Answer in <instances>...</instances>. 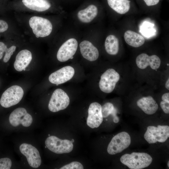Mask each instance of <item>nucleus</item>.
I'll list each match as a JSON object with an SVG mask.
<instances>
[{"label": "nucleus", "instance_id": "35", "mask_svg": "<svg viewBox=\"0 0 169 169\" xmlns=\"http://www.w3.org/2000/svg\"><path fill=\"white\" fill-rule=\"evenodd\" d=\"M49 136H50V135H49Z\"/></svg>", "mask_w": 169, "mask_h": 169}, {"label": "nucleus", "instance_id": "12", "mask_svg": "<svg viewBox=\"0 0 169 169\" xmlns=\"http://www.w3.org/2000/svg\"><path fill=\"white\" fill-rule=\"evenodd\" d=\"M101 106L98 103L94 102L90 105L87 119V125L91 128L99 127L103 120Z\"/></svg>", "mask_w": 169, "mask_h": 169}, {"label": "nucleus", "instance_id": "30", "mask_svg": "<svg viewBox=\"0 0 169 169\" xmlns=\"http://www.w3.org/2000/svg\"><path fill=\"white\" fill-rule=\"evenodd\" d=\"M7 48V46L3 43L0 42V60L2 58Z\"/></svg>", "mask_w": 169, "mask_h": 169}, {"label": "nucleus", "instance_id": "7", "mask_svg": "<svg viewBox=\"0 0 169 169\" xmlns=\"http://www.w3.org/2000/svg\"><path fill=\"white\" fill-rule=\"evenodd\" d=\"M70 103L67 94L61 89H57L53 92L48 104V108L52 112H55L65 109Z\"/></svg>", "mask_w": 169, "mask_h": 169}, {"label": "nucleus", "instance_id": "26", "mask_svg": "<svg viewBox=\"0 0 169 169\" xmlns=\"http://www.w3.org/2000/svg\"><path fill=\"white\" fill-rule=\"evenodd\" d=\"M11 160L8 158L0 159V169H9L12 166Z\"/></svg>", "mask_w": 169, "mask_h": 169}, {"label": "nucleus", "instance_id": "6", "mask_svg": "<svg viewBox=\"0 0 169 169\" xmlns=\"http://www.w3.org/2000/svg\"><path fill=\"white\" fill-rule=\"evenodd\" d=\"M131 143L129 134L125 131L120 132L112 139L107 147V152L110 155L120 153L128 148Z\"/></svg>", "mask_w": 169, "mask_h": 169}, {"label": "nucleus", "instance_id": "19", "mask_svg": "<svg viewBox=\"0 0 169 169\" xmlns=\"http://www.w3.org/2000/svg\"><path fill=\"white\" fill-rule=\"evenodd\" d=\"M131 2V0H107L109 6L117 13L121 14L129 11Z\"/></svg>", "mask_w": 169, "mask_h": 169}, {"label": "nucleus", "instance_id": "3", "mask_svg": "<svg viewBox=\"0 0 169 169\" xmlns=\"http://www.w3.org/2000/svg\"><path fill=\"white\" fill-rule=\"evenodd\" d=\"M169 137V126L167 125H158L157 127L149 126L145 133L144 137L149 144L157 142H165Z\"/></svg>", "mask_w": 169, "mask_h": 169}, {"label": "nucleus", "instance_id": "22", "mask_svg": "<svg viewBox=\"0 0 169 169\" xmlns=\"http://www.w3.org/2000/svg\"><path fill=\"white\" fill-rule=\"evenodd\" d=\"M105 46L108 54L111 55L117 54L119 50V42L118 38L113 35H109L106 39Z\"/></svg>", "mask_w": 169, "mask_h": 169}, {"label": "nucleus", "instance_id": "20", "mask_svg": "<svg viewBox=\"0 0 169 169\" xmlns=\"http://www.w3.org/2000/svg\"><path fill=\"white\" fill-rule=\"evenodd\" d=\"M124 38L127 44L134 47L141 46L145 42V39L142 36L136 32L130 30L125 33Z\"/></svg>", "mask_w": 169, "mask_h": 169}, {"label": "nucleus", "instance_id": "14", "mask_svg": "<svg viewBox=\"0 0 169 169\" xmlns=\"http://www.w3.org/2000/svg\"><path fill=\"white\" fill-rule=\"evenodd\" d=\"M136 62L137 67L141 69H145L150 66L153 70L158 69L161 63L160 59L157 56L153 55L149 56L145 53L139 55Z\"/></svg>", "mask_w": 169, "mask_h": 169}, {"label": "nucleus", "instance_id": "27", "mask_svg": "<svg viewBox=\"0 0 169 169\" xmlns=\"http://www.w3.org/2000/svg\"><path fill=\"white\" fill-rule=\"evenodd\" d=\"M16 46H12L9 48H7L5 51V54L3 58V61L5 63L8 62L10 59L13 53L15 51Z\"/></svg>", "mask_w": 169, "mask_h": 169}, {"label": "nucleus", "instance_id": "32", "mask_svg": "<svg viewBox=\"0 0 169 169\" xmlns=\"http://www.w3.org/2000/svg\"><path fill=\"white\" fill-rule=\"evenodd\" d=\"M165 88L169 90V78H168L167 80L165 85Z\"/></svg>", "mask_w": 169, "mask_h": 169}, {"label": "nucleus", "instance_id": "13", "mask_svg": "<svg viewBox=\"0 0 169 169\" xmlns=\"http://www.w3.org/2000/svg\"><path fill=\"white\" fill-rule=\"evenodd\" d=\"M75 73L74 68L67 66L53 72L49 76L50 83L57 85L64 83L71 79Z\"/></svg>", "mask_w": 169, "mask_h": 169}, {"label": "nucleus", "instance_id": "9", "mask_svg": "<svg viewBox=\"0 0 169 169\" xmlns=\"http://www.w3.org/2000/svg\"><path fill=\"white\" fill-rule=\"evenodd\" d=\"M31 115L27 112L25 109L22 107L16 108L10 114L9 121L14 127H17L21 124L25 127L29 126L33 122Z\"/></svg>", "mask_w": 169, "mask_h": 169}, {"label": "nucleus", "instance_id": "17", "mask_svg": "<svg viewBox=\"0 0 169 169\" xmlns=\"http://www.w3.org/2000/svg\"><path fill=\"white\" fill-rule=\"evenodd\" d=\"M137 105L146 114L153 115L158 109V105L151 96L143 97L137 102Z\"/></svg>", "mask_w": 169, "mask_h": 169}, {"label": "nucleus", "instance_id": "8", "mask_svg": "<svg viewBox=\"0 0 169 169\" xmlns=\"http://www.w3.org/2000/svg\"><path fill=\"white\" fill-rule=\"evenodd\" d=\"M120 79V75L117 72L113 69H109L100 77L99 88L104 93H110L113 91Z\"/></svg>", "mask_w": 169, "mask_h": 169}, {"label": "nucleus", "instance_id": "11", "mask_svg": "<svg viewBox=\"0 0 169 169\" xmlns=\"http://www.w3.org/2000/svg\"><path fill=\"white\" fill-rule=\"evenodd\" d=\"M78 43L75 38L68 39L60 46L57 54V59L61 62L67 61L73 56L77 49Z\"/></svg>", "mask_w": 169, "mask_h": 169}, {"label": "nucleus", "instance_id": "1", "mask_svg": "<svg viewBox=\"0 0 169 169\" xmlns=\"http://www.w3.org/2000/svg\"><path fill=\"white\" fill-rule=\"evenodd\" d=\"M120 161L131 169H141L149 166L152 162V158L146 153L133 152L123 155Z\"/></svg>", "mask_w": 169, "mask_h": 169}, {"label": "nucleus", "instance_id": "29", "mask_svg": "<svg viewBox=\"0 0 169 169\" xmlns=\"http://www.w3.org/2000/svg\"><path fill=\"white\" fill-rule=\"evenodd\" d=\"M8 28V23L5 21L0 20V33L6 31Z\"/></svg>", "mask_w": 169, "mask_h": 169}, {"label": "nucleus", "instance_id": "10", "mask_svg": "<svg viewBox=\"0 0 169 169\" xmlns=\"http://www.w3.org/2000/svg\"><path fill=\"white\" fill-rule=\"evenodd\" d=\"M21 153L26 157L29 165L32 167L37 168L41 163V159L39 151L32 145L23 143L20 146Z\"/></svg>", "mask_w": 169, "mask_h": 169}, {"label": "nucleus", "instance_id": "28", "mask_svg": "<svg viewBox=\"0 0 169 169\" xmlns=\"http://www.w3.org/2000/svg\"><path fill=\"white\" fill-rule=\"evenodd\" d=\"M160 106L164 111L166 114L169 113V102L164 101H161L160 103Z\"/></svg>", "mask_w": 169, "mask_h": 169}, {"label": "nucleus", "instance_id": "34", "mask_svg": "<svg viewBox=\"0 0 169 169\" xmlns=\"http://www.w3.org/2000/svg\"><path fill=\"white\" fill-rule=\"evenodd\" d=\"M167 166L168 167H169V161H168L167 162Z\"/></svg>", "mask_w": 169, "mask_h": 169}, {"label": "nucleus", "instance_id": "18", "mask_svg": "<svg viewBox=\"0 0 169 169\" xmlns=\"http://www.w3.org/2000/svg\"><path fill=\"white\" fill-rule=\"evenodd\" d=\"M98 8L95 5L91 4L86 8L80 10L77 14L79 20L84 23L91 22L97 15Z\"/></svg>", "mask_w": 169, "mask_h": 169}, {"label": "nucleus", "instance_id": "5", "mask_svg": "<svg viewBox=\"0 0 169 169\" xmlns=\"http://www.w3.org/2000/svg\"><path fill=\"white\" fill-rule=\"evenodd\" d=\"M29 25L36 37H44L49 35L52 30V25L48 19L38 16H33L29 19Z\"/></svg>", "mask_w": 169, "mask_h": 169}, {"label": "nucleus", "instance_id": "15", "mask_svg": "<svg viewBox=\"0 0 169 169\" xmlns=\"http://www.w3.org/2000/svg\"><path fill=\"white\" fill-rule=\"evenodd\" d=\"M80 53L83 57L90 61L96 60L99 56L97 49L90 42L84 40L79 44Z\"/></svg>", "mask_w": 169, "mask_h": 169}, {"label": "nucleus", "instance_id": "24", "mask_svg": "<svg viewBox=\"0 0 169 169\" xmlns=\"http://www.w3.org/2000/svg\"><path fill=\"white\" fill-rule=\"evenodd\" d=\"M153 27L152 23L145 22L141 27L140 32L145 37H150L152 36L153 34L155 32V30L153 28Z\"/></svg>", "mask_w": 169, "mask_h": 169}, {"label": "nucleus", "instance_id": "31", "mask_svg": "<svg viewBox=\"0 0 169 169\" xmlns=\"http://www.w3.org/2000/svg\"><path fill=\"white\" fill-rule=\"evenodd\" d=\"M162 101L169 102V93H166L163 94L161 97Z\"/></svg>", "mask_w": 169, "mask_h": 169}, {"label": "nucleus", "instance_id": "21", "mask_svg": "<svg viewBox=\"0 0 169 169\" xmlns=\"http://www.w3.org/2000/svg\"><path fill=\"white\" fill-rule=\"evenodd\" d=\"M23 4L28 8L38 12H43L49 9L51 4L47 0H22Z\"/></svg>", "mask_w": 169, "mask_h": 169}, {"label": "nucleus", "instance_id": "25", "mask_svg": "<svg viewBox=\"0 0 169 169\" xmlns=\"http://www.w3.org/2000/svg\"><path fill=\"white\" fill-rule=\"evenodd\" d=\"M60 169H83V165L79 162L76 161H73L70 163L66 165Z\"/></svg>", "mask_w": 169, "mask_h": 169}, {"label": "nucleus", "instance_id": "33", "mask_svg": "<svg viewBox=\"0 0 169 169\" xmlns=\"http://www.w3.org/2000/svg\"><path fill=\"white\" fill-rule=\"evenodd\" d=\"M71 141L72 142V143H73L74 142V139H72L71 140Z\"/></svg>", "mask_w": 169, "mask_h": 169}, {"label": "nucleus", "instance_id": "2", "mask_svg": "<svg viewBox=\"0 0 169 169\" xmlns=\"http://www.w3.org/2000/svg\"><path fill=\"white\" fill-rule=\"evenodd\" d=\"M23 94L24 91L21 87L17 85H13L2 94L0 100V105L6 108L14 105L21 101Z\"/></svg>", "mask_w": 169, "mask_h": 169}, {"label": "nucleus", "instance_id": "23", "mask_svg": "<svg viewBox=\"0 0 169 169\" xmlns=\"http://www.w3.org/2000/svg\"><path fill=\"white\" fill-rule=\"evenodd\" d=\"M101 112L103 118H106L111 114L113 116V121L118 123L119 120L115 115L116 111L113 105L110 102L105 103L101 107Z\"/></svg>", "mask_w": 169, "mask_h": 169}, {"label": "nucleus", "instance_id": "4", "mask_svg": "<svg viewBox=\"0 0 169 169\" xmlns=\"http://www.w3.org/2000/svg\"><path fill=\"white\" fill-rule=\"evenodd\" d=\"M45 143L48 149L57 154L69 153L73 149V144L71 141L61 139L54 136L47 138Z\"/></svg>", "mask_w": 169, "mask_h": 169}, {"label": "nucleus", "instance_id": "16", "mask_svg": "<svg viewBox=\"0 0 169 169\" xmlns=\"http://www.w3.org/2000/svg\"><path fill=\"white\" fill-rule=\"evenodd\" d=\"M31 53L27 49L20 51L17 55L14 63V69L18 71L25 70L32 59Z\"/></svg>", "mask_w": 169, "mask_h": 169}]
</instances>
